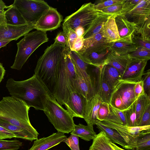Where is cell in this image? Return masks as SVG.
I'll return each mask as SVG.
<instances>
[{"mask_svg":"<svg viewBox=\"0 0 150 150\" xmlns=\"http://www.w3.org/2000/svg\"><path fill=\"white\" fill-rule=\"evenodd\" d=\"M6 87L11 96L23 101L28 106L43 110L47 99L50 95L34 74L24 80L8 79Z\"/></svg>","mask_w":150,"mask_h":150,"instance_id":"6da1fadb","label":"cell"},{"mask_svg":"<svg viewBox=\"0 0 150 150\" xmlns=\"http://www.w3.org/2000/svg\"><path fill=\"white\" fill-rule=\"evenodd\" d=\"M66 47L57 66L56 86L52 95L61 105H64L73 92L80 93L74 65Z\"/></svg>","mask_w":150,"mask_h":150,"instance_id":"7a4b0ae2","label":"cell"},{"mask_svg":"<svg viewBox=\"0 0 150 150\" xmlns=\"http://www.w3.org/2000/svg\"><path fill=\"white\" fill-rule=\"evenodd\" d=\"M66 46L54 43L48 47L38 60L34 74L50 95L54 93L57 64Z\"/></svg>","mask_w":150,"mask_h":150,"instance_id":"3957f363","label":"cell"},{"mask_svg":"<svg viewBox=\"0 0 150 150\" xmlns=\"http://www.w3.org/2000/svg\"><path fill=\"white\" fill-rule=\"evenodd\" d=\"M30 108L19 99L12 96L3 97L0 101V119L25 129L38 138L39 134L29 120Z\"/></svg>","mask_w":150,"mask_h":150,"instance_id":"277c9868","label":"cell"},{"mask_svg":"<svg viewBox=\"0 0 150 150\" xmlns=\"http://www.w3.org/2000/svg\"><path fill=\"white\" fill-rule=\"evenodd\" d=\"M43 111L57 132L68 134L74 130L75 124L73 117L52 96L47 98Z\"/></svg>","mask_w":150,"mask_h":150,"instance_id":"5b68a950","label":"cell"},{"mask_svg":"<svg viewBox=\"0 0 150 150\" xmlns=\"http://www.w3.org/2000/svg\"><path fill=\"white\" fill-rule=\"evenodd\" d=\"M46 33L36 30L29 33L17 43L18 50L11 68L21 69L29 57L40 45L48 41Z\"/></svg>","mask_w":150,"mask_h":150,"instance_id":"8992f818","label":"cell"},{"mask_svg":"<svg viewBox=\"0 0 150 150\" xmlns=\"http://www.w3.org/2000/svg\"><path fill=\"white\" fill-rule=\"evenodd\" d=\"M94 5L91 2L83 4L77 11L65 18L62 26L74 31L81 27L85 32L98 16L104 13L102 11L95 9Z\"/></svg>","mask_w":150,"mask_h":150,"instance_id":"52a82bcc","label":"cell"},{"mask_svg":"<svg viewBox=\"0 0 150 150\" xmlns=\"http://www.w3.org/2000/svg\"><path fill=\"white\" fill-rule=\"evenodd\" d=\"M136 83L121 80L113 90L109 104L122 111L128 108L138 98L134 93Z\"/></svg>","mask_w":150,"mask_h":150,"instance_id":"ba28073f","label":"cell"},{"mask_svg":"<svg viewBox=\"0 0 150 150\" xmlns=\"http://www.w3.org/2000/svg\"><path fill=\"white\" fill-rule=\"evenodd\" d=\"M12 4L28 23L34 24L50 7L42 0H15Z\"/></svg>","mask_w":150,"mask_h":150,"instance_id":"9c48e42d","label":"cell"},{"mask_svg":"<svg viewBox=\"0 0 150 150\" xmlns=\"http://www.w3.org/2000/svg\"><path fill=\"white\" fill-rule=\"evenodd\" d=\"M63 20V16L56 8L50 6L34 24V28L46 33L59 28Z\"/></svg>","mask_w":150,"mask_h":150,"instance_id":"30bf717a","label":"cell"},{"mask_svg":"<svg viewBox=\"0 0 150 150\" xmlns=\"http://www.w3.org/2000/svg\"><path fill=\"white\" fill-rule=\"evenodd\" d=\"M102 65L96 67L94 76L92 81L94 94L99 95L103 101L109 104L112 93L113 91L104 77Z\"/></svg>","mask_w":150,"mask_h":150,"instance_id":"8fae6325","label":"cell"},{"mask_svg":"<svg viewBox=\"0 0 150 150\" xmlns=\"http://www.w3.org/2000/svg\"><path fill=\"white\" fill-rule=\"evenodd\" d=\"M31 23L14 25L4 24L0 25V40H17L34 29Z\"/></svg>","mask_w":150,"mask_h":150,"instance_id":"7c38bea8","label":"cell"},{"mask_svg":"<svg viewBox=\"0 0 150 150\" xmlns=\"http://www.w3.org/2000/svg\"><path fill=\"white\" fill-rule=\"evenodd\" d=\"M87 102V99L81 93L75 92L71 94L64 105L73 117L83 118Z\"/></svg>","mask_w":150,"mask_h":150,"instance_id":"4fadbf2b","label":"cell"},{"mask_svg":"<svg viewBox=\"0 0 150 150\" xmlns=\"http://www.w3.org/2000/svg\"><path fill=\"white\" fill-rule=\"evenodd\" d=\"M147 61L131 59L121 76V80L134 83L141 81Z\"/></svg>","mask_w":150,"mask_h":150,"instance_id":"5bb4252c","label":"cell"},{"mask_svg":"<svg viewBox=\"0 0 150 150\" xmlns=\"http://www.w3.org/2000/svg\"><path fill=\"white\" fill-rule=\"evenodd\" d=\"M150 0H141L134 8L124 15L136 26L150 18Z\"/></svg>","mask_w":150,"mask_h":150,"instance_id":"9a60e30c","label":"cell"},{"mask_svg":"<svg viewBox=\"0 0 150 150\" xmlns=\"http://www.w3.org/2000/svg\"><path fill=\"white\" fill-rule=\"evenodd\" d=\"M101 122L104 125L117 130L127 144L139 134L150 130V125L130 127L105 121Z\"/></svg>","mask_w":150,"mask_h":150,"instance_id":"2e32d148","label":"cell"},{"mask_svg":"<svg viewBox=\"0 0 150 150\" xmlns=\"http://www.w3.org/2000/svg\"><path fill=\"white\" fill-rule=\"evenodd\" d=\"M111 42L103 37L102 30L99 33L84 40L83 47L79 52H92L103 51L109 48Z\"/></svg>","mask_w":150,"mask_h":150,"instance_id":"e0dca14e","label":"cell"},{"mask_svg":"<svg viewBox=\"0 0 150 150\" xmlns=\"http://www.w3.org/2000/svg\"><path fill=\"white\" fill-rule=\"evenodd\" d=\"M69 54L74 66L77 80H85L93 90L91 77L88 72V64L84 62L76 52L69 49Z\"/></svg>","mask_w":150,"mask_h":150,"instance_id":"ac0fdd59","label":"cell"},{"mask_svg":"<svg viewBox=\"0 0 150 150\" xmlns=\"http://www.w3.org/2000/svg\"><path fill=\"white\" fill-rule=\"evenodd\" d=\"M64 134L57 132L47 137L38 139L34 141L29 150H47L62 142H64L67 138Z\"/></svg>","mask_w":150,"mask_h":150,"instance_id":"d6986e66","label":"cell"},{"mask_svg":"<svg viewBox=\"0 0 150 150\" xmlns=\"http://www.w3.org/2000/svg\"><path fill=\"white\" fill-rule=\"evenodd\" d=\"M114 17L120 37V40L133 41L132 36L136 29L135 25L128 21L124 15H114Z\"/></svg>","mask_w":150,"mask_h":150,"instance_id":"ffe728a7","label":"cell"},{"mask_svg":"<svg viewBox=\"0 0 150 150\" xmlns=\"http://www.w3.org/2000/svg\"><path fill=\"white\" fill-rule=\"evenodd\" d=\"M104 101L98 95L95 94L87 100L83 119L87 125L93 126L97 120L98 112L101 104Z\"/></svg>","mask_w":150,"mask_h":150,"instance_id":"44dd1931","label":"cell"},{"mask_svg":"<svg viewBox=\"0 0 150 150\" xmlns=\"http://www.w3.org/2000/svg\"><path fill=\"white\" fill-rule=\"evenodd\" d=\"M109 48L103 51L97 52H76L81 59L88 65L98 67L105 65V63L109 54L110 53Z\"/></svg>","mask_w":150,"mask_h":150,"instance_id":"7402d4cb","label":"cell"},{"mask_svg":"<svg viewBox=\"0 0 150 150\" xmlns=\"http://www.w3.org/2000/svg\"><path fill=\"white\" fill-rule=\"evenodd\" d=\"M131 60L128 54H120L111 51L105 64L110 65L115 68L122 76Z\"/></svg>","mask_w":150,"mask_h":150,"instance_id":"603a6c76","label":"cell"},{"mask_svg":"<svg viewBox=\"0 0 150 150\" xmlns=\"http://www.w3.org/2000/svg\"><path fill=\"white\" fill-rule=\"evenodd\" d=\"M124 148L132 150H142L150 148V130L139 134Z\"/></svg>","mask_w":150,"mask_h":150,"instance_id":"cb8c5ba5","label":"cell"},{"mask_svg":"<svg viewBox=\"0 0 150 150\" xmlns=\"http://www.w3.org/2000/svg\"><path fill=\"white\" fill-rule=\"evenodd\" d=\"M103 36L111 42L120 39L114 15L110 16L104 23L102 27Z\"/></svg>","mask_w":150,"mask_h":150,"instance_id":"d4e9b609","label":"cell"},{"mask_svg":"<svg viewBox=\"0 0 150 150\" xmlns=\"http://www.w3.org/2000/svg\"><path fill=\"white\" fill-rule=\"evenodd\" d=\"M0 126L14 134L16 138L33 141L38 138L25 129L13 125L7 121L0 119Z\"/></svg>","mask_w":150,"mask_h":150,"instance_id":"484cf974","label":"cell"},{"mask_svg":"<svg viewBox=\"0 0 150 150\" xmlns=\"http://www.w3.org/2000/svg\"><path fill=\"white\" fill-rule=\"evenodd\" d=\"M96 125L100 132L105 133L112 143L119 144L123 148L127 144L120 134L115 129L104 125L98 120L96 121Z\"/></svg>","mask_w":150,"mask_h":150,"instance_id":"4316f807","label":"cell"},{"mask_svg":"<svg viewBox=\"0 0 150 150\" xmlns=\"http://www.w3.org/2000/svg\"><path fill=\"white\" fill-rule=\"evenodd\" d=\"M138 47L133 41L119 40L112 42L110 51L120 54H128L137 50Z\"/></svg>","mask_w":150,"mask_h":150,"instance_id":"83f0119b","label":"cell"},{"mask_svg":"<svg viewBox=\"0 0 150 150\" xmlns=\"http://www.w3.org/2000/svg\"><path fill=\"white\" fill-rule=\"evenodd\" d=\"M7 24L14 25H21L28 23L23 17L17 8L13 4L5 11Z\"/></svg>","mask_w":150,"mask_h":150,"instance_id":"f1b7e54d","label":"cell"},{"mask_svg":"<svg viewBox=\"0 0 150 150\" xmlns=\"http://www.w3.org/2000/svg\"><path fill=\"white\" fill-rule=\"evenodd\" d=\"M112 15L104 13L98 16L85 32L82 37L84 40L92 37L100 32L104 23Z\"/></svg>","mask_w":150,"mask_h":150,"instance_id":"f546056e","label":"cell"},{"mask_svg":"<svg viewBox=\"0 0 150 150\" xmlns=\"http://www.w3.org/2000/svg\"><path fill=\"white\" fill-rule=\"evenodd\" d=\"M71 134L77 136L86 141L93 140L97 135L93 126L88 125H85L80 123L78 125L75 124L74 129L71 132Z\"/></svg>","mask_w":150,"mask_h":150,"instance_id":"4dcf8cb0","label":"cell"},{"mask_svg":"<svg viewBox=\"0 0 150 150\" xmlns=\"http://www.w3.org/2000/svg\"><path fill=\"white\" fill-rule=\"evenodd\" d=\"M103 72L105 79L113 90L121 80V74L115 68L108 64L103 66Z\"/></svg>","mask_w":150,"mask_h":150,"instance_id":"1f68e13d","label":"cell"},{"mask_svg":"<svg viewBox=\"0 0 150 150\" xmlns=\"http://www.w3.org/2000/svg\"><path fill=\"white\" fill-rule=\"evenodd\" d=\"M110 141L105 133L101 131L93 140L89 150H114L109 144Z\"/></svg>","mask_w":150,"mask_h":150,"instance_id":"d6a6232c","label":"cell"},{"mask_svg":"<svg viewBox=\"0 0 150 150\" xmlns=\"http://www.w3.org/2000/svg\"><path fill=\"white\" fill-rule=\"evenodd\" d=\"M150 104V97L145 93L137 98L136 104V126H138L142 116L148 105Z\"/></svg>","mask_w":150,"mask_h":150,"instance_id":"836d02e7","label":"cell"},{"mask_svg":"<svg viewBox=\"0 0 150 150\" xmlns=\"http://www.w3.org/2000/svg\"><path fill=\"white\" fill-rule=\"evenodd\" d=\"M110 113L107 118L103 121L127 125L124 111H122L111 106L109 105Z\"/></svg>","mask_w":150,"mask_h":150,"instance_id":"e575fe53","label":"cell"},{"mask_svg":"<svg viewBox=\"0 0 150 150\" xmlns=\"http://www.w3.org/2000/svg\"><path fill=\"white\" fill-rule=\"evenodd\" d=\"M134 34L139 35L141 38L150 40V18L141 24L136 26Z\"/></svg>","mask_w":150,"mask_h":150,"instance_id":"d590c367","label":"cell"},{"mask_svg":"<svg viewBox=\"0 0 150 150\" xmlns=\"http://www.w3.org/2000/svg\"><path fill=\"white\" fill-rule=\"evenodd\" d=\"M128 55L132 59L148 61L150 59V50L144 47H138L136 50Z\"/></svg>","mask_w":150,"mask_h":150,"instance_id":"8d00e7d4","label":"cell"},{"mask_svg":"<svg viewBox=\"0 0 150 150\" xmlns=\"http://www.w3.org/2000/svg\"><path fill=\"white\" fill-rule=\"evenodd\" d=\"M137 100L128 108L124 110L126 121V126H127L136 127V107Z\"/></svg>","mask_w":150,"mask_h":150,"instance_id":"74e56055","label":"cell"},{"mask_svg":"<svg viewBox=\"0 0 150 150\" xmlns=\"http://www.w3.org/2000/svg\"><path fill=\"white\" fill-rule=\"evenodd\" d=\"M22 142L16 139L5 140L0 139V150H18Z\"/></svg>","mask_w":150,"mask_h":150,"instance_id":"f35d334b","label":"cell"},{"mask_svg":"<svg viewBox=\"0 0 150 150\" xmlns=\"http://www.w3.org/2000/svg\"><path fill=\"white\" fill-rule=\"evenodd\" d=\"M110 113L109 104L104 102L100 105L97 114V120L100 121H104Z\"/></svg>","mask_w":150,"mask_h":150,"instance_id":"ab89813d","label":"cell"},{"mask_svg":"<svg viewBox=\"0 0 150 150\" xmlns=\"http://www.w3.org/2000/svg\"><path fill=\"white\" fill-rule=\"evenodd\" d=\"M62 28L67 37L68 48L71 50L74 42L78 36L75 32L71 28L64 26H62Z\"/></svg>","mask_w":150,"mask_h":150,"instance_id":"60d3db41","label":"cell"},{"mask_svg":"<svg viewBox=\"0 0 150 150\" xmlns=\"http://www.w3.org/2000/svg\"><path fill=\"white\" fill-rule=\"evenodd\" d=\"M123 4L112 5L103 9L101 11L104 13L111 15H121L122 12Z\"/></svg>","mask_w":150,"mask_h":150,"instance_id":"b9f144b4","label":"cell"},{"mask_svg":"<svg viewBox=\"0 0 150 150\" xmlns=\"http://www.w3.org/2000/svg\"><path fill=\"white\" fill-rule=\"evenodd\" d=\"M125 0H109L94 5L95 9L101 11L103 9L114 5L123 4Z\"/></svg>","mask_w":150,"mask_h":150,"instance_id":"7bdbcfd3","label":"cell"},{"mask_svg":"<svg viewBox=\"0 0 150 150\" xmlns=\"http://www.w3.org/2000/svg\"><path fill=\"white\" fill-rule=\"evenodd\" d=\"M64 142L71 150H80L78 137L71 134L69 137L67 138Z\"/></svg>","mask_w":150,"mask_h":150,"instance_id":"ee69618b","label":"cell"},{"mask_svg":"<svg viewBox=\"0 0 150 150\" xmlns=\"http://www.w3.org/2000/svg\"><path fill=\"white\" fill-rule=\"evenodd\" d=\"M143 83L144 92L150 97V69H149L144 72L142 80Z\"/></svg>","mask_w":150,"mask_h":150,"instance_id":"f6af8a7d","label":"cell"},{"mask_svg":"<svg viewBox=\"0 0 150 150\" xmlns=\"http://www.w3.org/2000/svg\"><path fill=\"white\" fill-rule=\"evenodd\" d=\"M132 39L138 47H142L150 50V40L144 39L134 34L132 36Z\"/></svg>","mask_w":150,"mask_h":150,"instance_id":"bcb514c9","label":"cell"},{"mask_svg":"<svg viewBox=\"0 0 150 150\" xmlns=\"http://www.w3.org/2000/svg\"><path fill=\"white\" fill-rule=\"evenodd\" d=\"M141 0H125L122 4V12L121 15H124L131 10L140 2Z\"/></svg>","mask_w":150,"mask_h":150,"instance_id":"7dc6e473","label":"cell"},{"mask_svg":"<svg viewBox=\"0 0 150 150\" xmlns=\"http://www.w3.org/2000/svg\"><path fill=\"white\" fill-rule=\"evenodd\" d=\"M150 104L147 107L138 126L150 125Z\"/></svg>","mask_w":150,"mask_h":150,"instance_id":"c3c4849f","label":"cell"},{"mask_svg":"<svg viewBox=\"0 0 150 150\" xmlns=\"http://www.w3.org/2000/svg\"><path fill=\"white\" fill-rule=\"evenodd\" d=\"M55 43L60 44L68 47V42L66 35L63 31L58 33L54 39Z\"/></svg>","mask_w":150,"mask_h":150,"instance_id":"681fc988","label":"cell"},{"mask_svg":"<svg viewBox=\"0 0 150 150\" xmlns=\"http://www.w3.org/2000/svg\"><path fill=\"white\" fill-rule=\"evenodd\" d=\"M84 40L83 37H78L74 42L71 50L76 52L80 51L83 47Z\"/></svg>","mask_w":150,"mask_h":150,"instance_id":"f907efd6","label":"cell"},{"mask_svg":"<svg viewBox=\"0 0 150 150\" xmlns=\"http://www.w3.org/2000/svg\"><path fill=\"white\" fill-rule=\"evenodd\" d=\"M134 91V95L137 98H138L144 93L143 83L142 80L135 84Z\"/></svg>","mask_w":150,"mask_h":150,"instance_id":"816d5d0a","label":"cell"},{"mask_svg":"<svg viewBox=\"0 0 150 150\" xmlns=\"http://www.w3.org/2000/svg\"><path fill=\"white\" fill-rule=\"evenodd\" d=\"M15 135L8 130L0 126V139H11Z\"/></svg>","mask_w":150,"mask_h":150,"instance_id":"f5cc1de1","label":"cell"},{"mask_svg":"<svg viewBox=\"0 0 150 150\" xmlns=\"http://www.w3.org/2000/svg\"><path fill=\"white\" fill-rule=\"evenodd\" d=\"M4 24H6L5 11H0V25Z\"/></svg>","mask_w":150,"mask_h":150,"instance_id":"db71d44e","label":"cell"},{"mask_svg":"<svg viewBox=\"0 0 150 150\" xmlns=\"http://www.w3.org/2000/svg\"><path fill=\"white\" fill-rule=\"evenodd\" d=\"M74 31L76 33L78 37H82L85 32L84 29L81 27L77 28Z\"/></svg>","mask_w":150,"mask_h":150,"instance_id":"11a10c76","label":"cell"},{"mask_svg":"<svg viewBox=\"0 0 150 150\" xmlns=\"http://www.w3.org/2000/svg\"><path fill=\"white\" fill-rule=\"evenodd\" d=\"M6 71L2 64L0 63V83L4 78Z\"/></svg>","mask_w":150,"mask_h":150,"instance_id":"9f6ffc18","label":"cell"},{"mask_svg":"<svg viewBox=\"0 0 150 150\" xmlns=\"http://www.w3.org/2000/svg\"><path fill=\"white\" fill-rule=\"evenodd\" d=\"M9 6L6 5L5 3L1 0H0V11H4V9L8 8H9Z\"/></svg>","mask_w":150,"mask_h":150,"instance_id":"6f0895ef","label":"cell"},{"mask_svg":"<svg viewBox=\"0 0 150 150\" xmlns=\"http://www.w3.org/2000/svg\"><path fill=\"white\" fill-rule=\"evenodd\" d=\"M11 41L8 40H0V48L5 46Z\"/></svg>","mask_w":150,"mask_h":150,"instance_id":"680465c9","label":"cell"},{"mask_svg":"<svg viewBox=\"0 0 150 150\" xmlns=\"http://www.w3.org/2000/svg\"><path fill=\"white\" fill-rule=\"evenodd\" d=\"M110 146L114 150H125L116 145L115 144L112 143L111 141L109 142Z\"/></svg>","mask_w":150,"mask_h":150,"instance_id":"91938a15","label":"cell"},{"mask_svg":"<svg viewBox=\"0 0 150 150\" xmlns=\"http://www.w3.org/2000/svg\"><path fill=\"white\" fill-rule=\"evenodd\" d=\"M142 150H150V148H146Z\"/></svg>","mask_w":150,"mask_h":150,"instance_id":"94428289","label":"cell"}]
</instances>
